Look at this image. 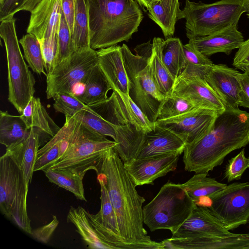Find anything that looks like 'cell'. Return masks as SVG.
<instances>
[{
	"mask_svg": "<svg viewBox=\"0 0 249 249\" xmlns=\"http://www.w3.org/2000/svg\"><path fill=\"white\" fill-rule=\"evenodd\" d=\"M196 104L188 98L170 94L165 97L161 104L157 120H163L178 116L196 108Z\"/></svg>",
	"mask_w": 249,
	"mask_h": 249,
	"instance_id": "38",
	"label": "cell"
},
{
	"mask_svg": "<svg viewBox=\"0 0 249 249\" xmlns=\"http://www.w3.org/2000/svg\"><path fill=\"white\" fill-rule=\"evenodd\" d=\"M43 171L49 181L71 192L78 199L87 201L83 184L85 175L70 169H47Z\"/></svg>",
	"mask_w": 249,
	"mask_h": 249,
	"instance_id": "31",
	"label": "cell"
},
{
	"mask_svg": "<svg viewBox=\"0 0 249 249\" xmlns=\"http://www.w3.org/2000/svg\"><path fill=\"white\" fill-rule=\"evenodd\" d=\"M179 153L135 159L124 163V166L135 185L153 184L159 178L166 176L177 167Z\"/></svg>",
	"mask_w": 249,
	"mask_h": 249,
	"instance_id": "15",
	"label": "cell"
},
{
	"mask_svg": "<svg viewBox=\"0 0 249 249\" xmlns=\"http://www.w3.org/2000/svg\"><path fill=\"white\" fill-rule=\"evenodd\" d=\"M114 148L106 152L97 173L103 178L115 210L120 236L129 249H164L144 228L142 204L134 181Z\"/></svg>",
	"mask_w": 249,
	"mask_h": 249,
	"instance_id": "1",
	"label": "cell"
},
{
	"mask_svg": "<svg viewBox=\"0 0 249 249\" xmlns=\"http://www.w3.org/2000/svg\"><path fill=\"white\" fill-rule=\"evenodd\" d=\"M240 72L225 65L213 64L205 80L221 99L226 108H238L241 87L238 80Z\"/></svg>",
	"mask_w": 249,
	"mask_h": 249,
	"instance_id": "18",
	"label": "cell"
},
{
	"mask_svg": "<svg viewBox=\"0 0 249 249\" xmlns=\"http://www.w3.org/2000/svg\"><path fill=\"white\" fill-rule=\"evenodd\" d=\"M196 206L181 184L168 181L142 208L143 223L151 231L166 229L172 233L189 217Z\"/></svg>",
	"mask_w": 249,
	"mask_h": 249,
	"instance_id": "5",
	"label": "cell"
},
{
	"mask_svg": "<svg viewBox=\"0 0 249 249\" xmlns=\"http://www.w3.org/2000/svg\"><path fill=\"white\" fill-rule=\"evenodd\" d=\"M28 186L22 170L6 154L0 159V209L21 230L32 232L27 209Z\"/></svg>",
	"mask_w": 249,
	"mask_h": 249,
	"instance_id": "9",
	"label": "cell"
},
{
	"mask_svg": "<svg viewBox=\"0 0 249 249\" xmlns=\"http://www.w3.org/2000/svg\"><path fill=\"white\" fill-rule=\"evenodd\" d=\"M53 99V107L55 110L64 114L65 116L72 117L80 111L91 109L89 106L83 103L73 93L59 92Z\"/></svg>",
	"mask_w": 249,
	"mask_h": 249,
	"instance_id": "39",
	"label": "cell"
},
{
	"mask_svg": "<svg viewBox=\"0 0 249 249\" xmlns=\"http://www.w3.org/2000/svg\"><path fill=\"white\" fill-rule=\"evenodd\" d=\"M148 17L161 28L165 38L172 37L177 21L183 18L178 0H157L148 5Z\"/></svg>",
	"mask_w": 249,
	"mask_h": 249,
	"instance_id": "24",
	"label": "cell"
},
{
	"mask_svg": "<svg viewBox=\"0 0 249 249\" xmlns=\"http://www.w3.org/2000/svg\"><path fill=\"white\" fill-rule=\"evenodd\" d=\"M61 0H41L31 12L27 33L40 41L58 32Z\"/></svg>",
	"mask_w": 249,
	"mask_h": 249,
	"instance_id": "19",
	"label": "cell"
},
{
	"mask_svg": "<svg viewBox=\"0 0 249 249\" xmlns=\"http://www.w3.org/2000/svg\"><path fill=\"white\" fill-rule=\"evenodd\" d=\"M24 51V57L29 66L37 74L47 75L45 63L40 41L34 35L27 34L19 40Z\"/></svg>",
	"mask_w": 249,
	"mask_h": 249,
	"instance_id": "36",
	"label": "cell"
},
{
	"mask_svg": "<svg viewBox=\"0 0 249 249\" xmlns=\"http://www.w3.org/2000/svg\"><path fill=\"white\" fill-rule=\"evenodd\" d=\"M161 242L164 249H246L249 245V233L226 237H171Z\"/></svg>",
	"mask_w": 249,
	"mask_h": 249,
	"instance_id": "20",
	"label": "cell"
},
{
	"mask_svg": "<svg viewBox=\"0 0 249 249\" xmlns=\"http://www.w3.org/2000/svg\"><path fill=\"white\" fill-rule=\"evenodd\" d=\"M97 178L101 188V208L95 215L87 211L88 217L108 249H129L120 236L116 214L104 181L99 175Z\"/></svg>",
	"mask_w": 249,
	"mask_h": 249,
	"instance_id": "14",
	"label": "cell"
},
{
	"mask_svg": "<svg viewBox=\"0 0 249 249\" xmlns=\"http://www.w3.org/2000/svg\"><path fill=\"white\" fill-rule=\"evenodd\" d=\"M183 45L178 37H169L164 40L162 49L163 62L176 81L186 65Z\"/></svg>",
	"mask_w": 249,
	"mask_h": 249,
	"instance_id": "32",
	"label": "cell"
},
{
	"mask_svg": "<svg viewBox=\"0 0 249 249\" xmlns=\"http://www.w3.org/2000/svg\"><path fill=\"white\" fill-rule=\"evenodd\" d=\"M237 25H232L206 36L189 39L188 43L204 55L209 57L218 53L230 54L244 42Z\"/></svg>",
	"mask_w": 249,
	"mask_h": 249,
	"instance_id": "21",
	"label": "cell"
},
{
	"mask_svg": "<svg viewBox=\"0 0 249 249\" xmlns=\"http://www.w3.org/2000/svg\"><path fill=\"white\" fill-rule=\"evenodd\" d=\"M72 117L104 136L112 138L116 142L115 124L107 120L93 109L80 111Z\"/></svg>",
	"mask_w": 249,
	"mask_h": 249,
	"instance_id": "37",
	"label": "cell"
},
{
	"mask_svg": "<svg viewBox=\"0 0 249 249\" xmlns=\"http://www.w3.org/2000/svg\"><path fill=\"white\" fill-rule=\"evenodd\" d=\"M75 12L71 36L75 51L89 48L90 36L87 0H75Z\"/></svg>",
	"mask_w": 249,
	"mask_h": 249,
	"instance_id": "33",
	"label": "cell"
},
{
	"mask_svg": "<svg viewBox=\"0 0 249 249\" xmlns=\"http://www.w3.org/2000/svg\"><path fill=\"white\" fill-rule=\"evenodd\" d=\"M121 50L129 83V96L149 120L155 123L165 97L156 85L149 58L134 54L125 44Z\"/></svg>",
	"mask_w": 249,
	"mask_h": 249,
	"instance_id": "8",
	"label": "cell"
},
{
	"mask_svg": "<svg viewBox=\"0 0 249 249\" xmlns=\"http://www.w3.org/2000/svg\"><path fill=\"white\" fill-rule=\"evenodd\" d=\"M41 0H27L24 4L19 8L17 12L23 10L31 12Z\"/></svg>",
	"mask_w": 249,
	"mask_h": 249,
	"instance_id": "48",
	"label": "cell"
},
{
	"mask_svg": "<svg viewBox=\"0 0 249 249\" xmlns=\"http://www.w3.org/2000/svg\"><path fill=\"white\" fill-rule=\"evenodd\" d=\"M244 0H220L212 3L185 0L182 10L189 39L204 36L232 25H237L245 13Z\"/></svg>",
	"mask_w": 249,
	"mask_h": 249,
	"instance_id": "7",
	"label": "cell"
},
{
	"mask_svg": "<svg viewBox=\"0 0 249 249\" xmlns=\"http://www.w3.org/2000/svg\"><path fill=\"white\" fill-rule=\"evenodd\" d=\"M207 174H196L186 182L181 184L197 206H202L205 199L209 200L227 185L207 177Z\"/></svg>",
	"mask_w": 249,
	"mask_h": 249,
	"instance_id": "28",
	"label": "cell"
},
{
	"mask_svg": "<svg viewBox=\"0 0 249 249\" xmlns=\"http://www.w3.org/2000/svg\"><path fill=\"white\" fill-rule=\"evenodd\" d=\"M65 135L64 126L37 153L34 172L44 171L49 168L61 155L62 145Z\"/></svg>",
	"mask_w": 249,
	"mask_h": 249,
	"instance_id": "34",
	"label": "cell"
},
{
	"mask_svg": "<svg viewBox=\"0 0 249 249\" xmlns=\"http://www.w3.org/2000/svg\"><path fill=\"white\" fill-rule=\"evenodd\" d=\"M90 47L101 49L128 41L143 14L134 0H87Z\"/></svg>",
	"mask_w": 249,
	"mask_h": 249,
	"instance_id": "3",
	"label": "cell"
},
{
	"mask_svg": "<svg viewBox=\"0 0 249 249\" xmlns=\"http://www.w3.org/2000/svg\"><path fill=\"white\" fill-rule=\"evenodd\" d=\"M65 135L61 155L48 169L74 170L85 175L90 170L98 172L105 153L117 143L74 118L65 116Z\"/></svg>",
	"mask_w": 249,
	"mask_h": 249,
	"instance_id": "4",
	"label": "cell"
},
{
	"mask_svg": "<svg viewBox=\"0 0 249 249\" xmlns=\"http://www.w3.org/2000/svg\"><path fill=\"white\" fill-rule=\"evenodd\" d=\"M136 1L138 2L139 4L142 7H146V5L145 3L143 0H136Z\"/></svg>",
	"mask_w": 249,
	"mask_h": 249,
	"instance_id": "50",
	"label": "cell"
},
{
	"mask_svg": "<svg viewBox=\"0 0 249 249\" xmlns=\"http://www.w3.org/2000/svg\"><path fill=\"white\" fill-rule=\"evenodd\" d=\"M249 160L245 155V149L232 158L226 165L224 177L228 182L241 178L245 170L249 168Z\"/></svg>",
	"mask_w": 249,
	"mask_h": 249,
	"instance_id": "41",
	"label": "cell"
},
{
	"mask_svg": "<svg viewBox=\"0 0 249 249\" xmlns=\"http://www.w3.org/2000/svg\"><path fill=\"white\" fill-rule=\"evenodd\" d=\"M74 51L75 50L73 47L71 35L61 9V17L57 36V52L54 67L68 58Z\"/></svg>",
	"mask_w": 249,
	"mask_h": 249,
	"instance_id": "40",
	"label": "cell"
},
{
	"mask_svg": "<svg viewBox=\"0 0 249 249\" xmlns=\"http://www.w3.org/2000/svg\"><path fill=\"white\" fill-rule=\"evenodd\" d=\"M0 36L6 50L10 103L21 114L35 92V79L21 53L14 17L0 21Z\"/></svg>",
	"mask_w": 249,
	"mask_h": 249,
	"instance_id": "6",
	"label": "cell"
},
{
	"mask_svg": "<svg viewBox=\"0 0 249 249\" xmlns=\"http://www.w3.org/2000/svg\"><path fill=\"white\" fill-rule=\"evenodd\" d=\"M172 234L173 238H186L226 237L234 233L227 230L207 207L196 206L189 217Z\"/></svg>",
	"mask_w": 249,
	"mask_h": 249,
	"instance_id": "16",
	"label": "cell"
},
{
	"mask_svg": "<svg viewBox=\"0 0 249 249\" xmlns=\"http://www.w3.org/2000/svg\"><path fill=\"white\" fill-rule=\"evenodd\" d=\"M232 65L236 69L243 71L249 70V38L244 41L238 48Z\"/></svg>",
	"mask_w": 249,
	"mask_h": 249,
	"instance_id": "43",
	"label": "cell"
},
{
	"mask_svg": "<svg viewBox=\"0 0 249 249\" xmlns=\"http://www.w3.org/2000/svg\"><path fill=\"white\" fill-rule=\"evenodd\" d=\"M157 0H143L145 3L146 5V8L148 7V5L150 4L151 2Z\"/></svg>",
	"mask_w": 249,
	"mask_h": 249,
	"instance_id": "51",
	"label": "cell"
},
{
	"mask_svg": "<svg viewBox=\"0 0 249 249\" xmlns=\"http://www.w3.org/2000/svg\"><path fill=\"white\" fill-rule=\"evenodd\" d=\"M170 94L188 98L199 107L218 112L226 109L221 99L206 81L198 77L178 78L175 81Z\"/></svg>",
	"mask_w": 249,
	"mask_h": 249,
	"instance_id": "17",
	"label": "cell"
},
{
	"mask_svg": "<svg viewBox=\"0 0 249 249\" xmlns=\"http://www.w3.org/2000/svg\"><path fill=\"white\" fill-rule=\"evenodd\" d=\"M238 80L241 87L239 106L249 108V70L240 73Z\"/></svg>",
	"mask_w": 249,
	"mask_h": 249,
	"instance_id": "46",
	"label": "cell"
},
{
	"mask_svg": "<svg viewBox=\"0 0 249 249\" xmlns=\"http://www.w3.org/2000/svg\"><path fill=\"white\" fill-rule=\"evenodd\" d=\"M40 145L39 134L34 128H31L25 138L6 149L5 154L22 170L28 185L32 180L37 153Z\"/></svg>",
	"mask_w": 249,
	"mask_h": 249,
	"instance_id": "23",
	"label": "cell"
},
{
	"mask_svg": "<svg viewBox=\"0 0 249 249\" xmlns=\"http://www.w3.org/2000/svg\"><path fill=\"white\" fill-rule=\"evenodd\" d=\"M52 221L49 224L32 231L31 234L37 240L44 243L49 242L59 222L55 215H53Z\"/></svg>",
	"mask_w": 249,
	"mask_h": 249,
	"instance_id": "45",
	"label": "cell"
},
{
	"mask_svg": "<svg viewBox=\"0 0 249 249\" xmlns=\"http://www.w3.org/2000/svg\"><path fill=\"white\" fill-rule=\"evenodd\" d=\"M248 159H249V157H248Z\"/></svg>",
	"mask_w": 249,
	"mask_h": 249,
	"instance_id": "53",
	"label": "cell"
},
{
	"mask_svg": "<svg viewBox=\"0 0 249 249\" xmlns=\"http://www.w3.org/2000/svg\"><path fill=\"white\" fill-rule=\"evenodd\" d=\"M30 131L20 115L0 111V142L6 147L23 140Z\"/></svg>",
	"mask_w": 249,
	"mask_h": 249,
	"instance_id": "30",
	"label": "cell"
},
{
	"mask_svg": "<svg viewBox=\"0 0 249 249\" xmlns=\"http://www.w3.org/2000/svg\"><path fill=\"white\" fill-rule=\"evenodd\" d=\"M61 7L72 36L75 12V0H61Z\"/></svg>",
	"mask_w": 249,
	"mask_h": 249,
	"instance_id": "47",
	"label": "cell"
},
{
	"mask_svg": "<svg viewBox=\"0 0 249 249\" xmlns=\"http://www.w3.org/2000/svg\"><path fill=\"white\" fill-rule=\"evenodd\" d=\"M218 112L202 107L174 117L157 120L155 124L171 131L186 145L193 144L210 130Z\"/></svg>",
	"mask_w": 249,
	"mask_h": 249,
	"instance_id": "13",
	"label": "cell"
},
{
	"mask_svg": "<svg viewBox=\"0 0 249 249\" xmlns=\"http://www.w3.org/2000/svg\"><path fill=\"white\" fill-rule=\"evenodd\" d=\"M246 249H249V245L248 246H247L246 248Z\"/></svg>",
	"mask_w": 249,
	"mask_h": 249,
	"instance_id": "52",
	"label": "cell"
},
{
	"mask_svg": "<svg viewBox=\"0 0 249 249\" xmlns=\"http://www.w3.org/2000/svg\"><path fill=\"white\" fill-rule=\"evenodd\" d=\"M82 93L77 97L83 103L91 106L100 104L108 98L112 88L98 64L94 66L85 79Z\"/></svg>",
	"mask_w": 249,
	"mask_h": 249,
	"instance_id": "26",
	"label": "cell"
},
{
	"mask_svg": "<svg viewBox=\"0 0 249 249\" xmlns=\"http://www.w3.org/2000/svg\"><path fill=\"white\" fill-rule=\"evenodd\" d=\"M207 207L228 231L249 222V182L230 184L209 199Z\"/></svg>",
	"mask_w": 249,
	"mask_h": 249,
	"instance_id": "12",
	"label": "cell"
},
{
	"mask_svg": "<svg viewBox=\"0 0 249 249\" xmlns=\"http://www.w3.org/2000/svg\"><path fill=\"white\" fill-rule=\"evenodd\" d=\"M164 41L160 37L153 38L149 63L158 89L166 97L170 94L175 81L162 59V49Z\"/></svg>",
	"mask_w": 249,
	"mask_h": 249,
	"instance_id": "27",
	"label": "cell"
},
{
	"mask_svg": "<svg viewBox=\"0 0 249 249\" xmlns=\"http://www.w3.org/2000/svg\"><path fill=\"white\" fill-rule=\"evenodd\" d=\"M27 0H0V21L14 17Z\"/></svg>",
	"mask_w": 249,
	"mask_h": 249,
	"instance_id": "44",
	"label": "cell"
},
{
	"mask_svg": "<svg viewBox=\"0 0 249 249\" xmlns=\"http://www.w3.org/2000/svg\"><path fill=\"white\" fill-rule=\"evenodd\" d=\"M125 138L127 155L131 160L174 153L181 154L186 146L174 133L156 124L152 130L145 132L138 131L130 124Z\"/></svg>",
	"mask_w": 249,
	"mask_h": 249,
	"instance_id": "11",
	"label": "cell"
},
{
	"mask_svg": "<svg viewBox=\"0 0 249 249\" xmlns=\"http://www.w3.org/2000/svg\"><path fill=\"white\" fill-rule=\"evenodd\" d=\"M20 116L28 128H34L40 138L43 135L52 139L61 128L49 116L39 98L33 96Z\"/></svg>",
	"mask_w": 249,
	"mask_h": 249,
	"instance_id": "25",
	"label": "cell"
},
{
	"mask_svg": "<svg viewBox=\"0 0 249 249\" xmlns=\"http://www.w3.org/2000/svg\"><path fill=\"white\" fill-rule=\"evenodd\" d=\"M98 64L97 51L89 48L74 51L46 76L47 98H53L61 92L74 94V88L82 85L91 69Z\"/></svg>",
	"mask_w": 249,
	"mask_h": 249,
	"instance_id": "10",
	"label": "cell"
},
{
	"mask_svg": "<svg viewBox=\"0 0 249 249\" xmlns=\"http://www.w3.org/2000/svg\"><path fill=\"white\" fill-rule=\"evenodd\" d=\"M58 33L48 38L39 40L40 43L47 74L51 72L55 66L57 52Z\"/></svg>",
	"mask_w": 249,
	"mask_h": 249,
	"instance_id": "42",
	"label": "cell"
},
{
	"mask_svg": "<svg viewBox=\"0 0 249 249\" xmlns=\"http://www.w3.org/2000/svg\"><path fill=\"white\" fill-rule=\"evenodd\" d=\"M244 6L245 13H246L248 17L249 18V0H244Z\"/></svg>",
	"mask_w": 249,
	"mask_h": 249,
	"instance_id": "49",
	"label": "cell"
},
{
	"mask_svg": "<svg viewBox=\"0 0 249 249\" xmlns=\"http://www.w3.org/2000/svg\"><path fill=\"white\" fill-rule=\"evenodd\" d=\"M183 48L186 65L178 78L198 77L205 79L208 71L213 64V62L189 43L183 45Z\"/></svg>",
	"mask_w": 249,
	"mask_h": 249,
	"instance_id": "35",
	"label": "cell"
},
{
	"mask_svg": "<svg viewBox=\"0 0 249 249\" xmlns=\"http://www.w3.org/2000/svg\"><path fill=\"white\" fill-rule=\"evenodd\" d=\"M249 143V113L238 107L218 112L209 132L196 142L186 145L183 156L185 170L208 173L221 165L233 150Z\"/></svg>",
	"mask_w": 249,
	"mask_h": 249,
	"instance_id": "2",
	"label": "cell"
},
{
	"mask_svg": "<svg viewBox=\"0 0 249 249\" xmlns=\"http://www.w3.org/2000/svg\"><path fill=\"white\" fill-rule=\"evenodd\" d=\"M68 222H71L89 249H108L90 222L87 211L81 206L71 207L68 215Z\"/></svg>",
	"mask_w": 249,
	"mask_h": 249,
	"instance_id": "29",
	"label": "cell"
},
{
	"mask_svg": "<svg viewBox=\"0 0 249 249\" xmlns=\"http://www.w3.org/2000/svg\"><path fill=\"white\" fill-rule=\"evenodd\" d=\"M98 65L113 91L129 93V83L125 69L121 47L118 45L97 51Z\"/></svg>",
	"mask_w": 249,
	"mask_h": 249,
	"instance_id": "22",
	"label": "cell"
}]
</instances>
